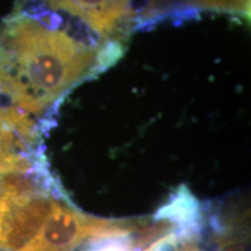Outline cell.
<instances>
[{"label":"cell","instance_id":"7a4b0ae2","mask_svg":"<svg viewBox=\"0 0 251 251\" xmlns=\"http://www.w3.org/2000/svg\"><path fill=\"white\" fill-rule=\"evenodd\" d=\"M141 222L96 219L56 201L40 233L18 251H71L89 237H115L134 233Z\"/></svg>","mask_w":251,"mask_h":251},{"label":"cell","instance_id":"3957f363","mask_svg":"<svg viewBox=\"0 0 251 251\" xmlns=\"http://www.w3.org/2000/svg\"><path fill=\"white\" fill-rule=\"evenodd\" d=\"M58 12L89 25L106 39L121 43L135 23L139 25L140 0H17Z\"/></svg>","mask_w":251,"mask_h":251},{"label":"cell","instance_id":"6da1fadb","mask_svg":"<svg viewBox=\"0 0 251 251\" xmlns=\"http://www.w3.org/2000/svg\"><path fill=\"white\" fill-rule=\"evenodd\" d=\"M0 61L49 109L80 80L112 65L65 31L18 14L0 31Z\"/></svg>","mask_w":251,"mask_h":251},{"label":"cell","instance_id":"277c9868","mask_svg":"<svg viewBox=\"0 0 251 251\" xmlns=\"http://www.w3.org/2000/svg\"><path fill=\"white\" fill-rule=\"evenodd\" d=\"M57 200L43 193L9 203L0 220V250L18 251L40 233Z\"/></svg>","mask_w":251,"mask_h":251}]
</instances>
